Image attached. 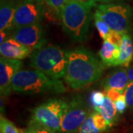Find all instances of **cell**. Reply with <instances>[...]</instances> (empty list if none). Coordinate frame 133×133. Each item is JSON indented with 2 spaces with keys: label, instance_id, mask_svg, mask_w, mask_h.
I'll return each mask as SVG.
<instances>
[{
  "label": "cell",
  "instance_id": "cell-24",
  "mask_svg": "<svg viewBox=\"0 0 133 133\" xmlns=\"http://www.w3.org/2000/svg\"><path fill=\"white\" fill-rule=\"evenodd\" d=\"M124 96L130 110L133 111V82L129 81L124 92Z\"/></svg>",
  "mask_w": 133,
  "mask_h": 133
},
{
  "label": "cell",
  "instance_id": "cell-30",
  "mask_svg": "<svg viewBox=\"0 0 133 133\" xmlns=\"http://www.w3.org/2000/svg\"><path fill=\"white\" fill-rule=\"evenodd\" d=\"M95 1H98V2H109V1H112V0H95Z\"/></svg>",
  "mask_w": 133,
  "mask_h": 133
},
{
  "label": "cell",
  "instance_id": "cell-3",
  "mask_svg": "<svg viewBox=\"0 0 133 133\" xmlns=\"http://www.w3.org/2000/svg\"><path fill=\"white\" fill-rule=\"evenodd\" d=\"M12 90L18 93L41 94L63 93L66 88L63 81L45 75L38 70H20L12 81Z\"/></svg>",
  "mask_w": 133,
  "mask_h": 133
},
{
  "label": "cell",
  "instance_id": "cell-23",
  "mask_svg": "<svg viewBox=\"0 0 133 133\" xmlns=\"http://www.w3.org/2000/svg\"><path fill=\"white\" fill-rule=\"evenodd\" d=\"M105 40H107L110 43L113 44L115 45H117L120 48L123 42V33L111 30V31L109 32Z\"/></svg>",
  "mask_w": 133,
  "mask_h": 133
},
{
  "label": "cell",
  "instance_id": "cell-4",
  "mask_svg": "<svg viewBox=\"0 0 133 133\" xmlns=\"http://www.w3.org/2000/svg\"><path fill=\"white\" fill-rule=\"evenodd\" d=\"M68 53L56 45L43 46L31 53L30 65L52 78L60 79L65 75Z\"/></svg>",
  "mask_w": 133,
  "mask_h": 133
},
{
  "label": "cell",
  "instance_id": "cell-5",
  "mask_svg": "<svg viewBox=\"0 0 133 133\" xmlns=\"http://www.w3.org/2000/svg\"><path fill=\"white\" fill-rule=\"evenodd\" d=\"M68 103L59 98H52L35 107L30 123L42 124L56 132H60L62 116Z\"/></svg>",
  "mask_w": 133,
  "mask_h": 133
},
{
  "label": "cell",
  "instance_id": "cell-1",
  "mask_svg": "<svg viewBox=\"0 0 133 133\" xmlns=\"http://www.w3.org/2000/svg\"><path fill=\"white\" fill-rule=\"evenodd\" d=\"M104 64L90 50L84 48L69 51L64 81L73 89L78 90L100 78Z\"/></svg>",
  "mask_w": 133,
  "mask_h": 133
},
{
  "label": "cell",
  "instance_id": "cell-6",
  "mask_svg": "<svg viewBox=\"0 0 133 133\" xmlns=\"http://www.w3.org/2000/svg\"><path fill=\"white\" fill-rule=\"evenodd\" d=\"M95 13L108 24L112 30L128 33L130 28L132 10L124 4H104L97 7Z\"/></svg>",
  "mask_w": 133,
  "mask_h": 133
},
{
  "label": "cell",
  "instance_id": "cell-15",
  "mask_svg": "<svg viewBox=\"0 0 133 133\" xmlns=\"http://www.w3.org/2000/svg\"><path fill=\"white\" fill-rule=\"evenodd\" d=\"M133 58V42L128 33H123V42L120 46V56L117 66H129Z\"/></svg>",
  "mask_w": 133,
  "mask_h": 133
},
{
  "label": "cell",
  "instance_id": "cell-11",
  "mask_svg": "<svg viewBox=\"0 0 133 133\" xmlns=\"http://www.w3.org/2000/svg\"><path fill=\"white\" fill-rule=\"evenodd\" d=\"M33 50L25 46L14 38L6 39L0 44V54L2 57L22 60L29 56Z\"/></svg>",
  "mask_w": 133,
  "mask_h": 133
},
{
  "label": "cell",
  "instance_id": "cell-27",
  "mask_svg": "<svg viewBox=\"0 0 133 133\" xmlns=\"http://www.w3.org/2000/svg\"><path fill=\"white\" fill-rule=\"evenodd\" d=\"M105 94L109 99H111L113 102H115L124 94V92L118 90L116 89H107L105 90Z\"/></svg>",
  "mask_w": 133,
  "mask_h": 133
},
{
  "label": "cell",
  "instance_id": "cell-9",
  "mask_svg": "<svg viewBox=\"0 0 133 133\" xmlns=\"http://www.w3.org/2000/svg\"><path fill=\"white\" fill-rule=\"evenodd\" d=\"M12 38L33 50L42 48L46 43L44 31L40 23L15 28Z\"/></svg>",
  "mask_w": 133,
  "mask_h": 133
},
{
  "label": "cell",
  "instance_id": "cell-7",
  "mask_svg": "<svg viewBox=\"0 0 133 133\" xmlns=\"http://www.w3.org/2000/svg\"><path fill=\"white\" fill-rule=\"evenodd\" d=\"M89 115L81 95L73 97L68 103L62 116L59 133H76Z\"/></svg>",
  "mask_w": 133,
  "mask_h": 133
},
{
  "label": "cell",
  "instance_id": "cell-14",
  "mask_svg": "<svg viewBox=\"0 0 133 133\" xmlns=\"http://www.w3.org/2000/svg\"><path fill=\"white\" fill-rule=\"evenodd\" d=\"M98 56L105 66H117L120 56V48L107 40H104L98 52Z\"/></svg>",
  "mask_w": 133,
  "mask_h": 133
},
{
  "label": "cell",
  "instance_id": "cell-2",
  "mask_svg": "<svg viewBox=\"0 0 133 133\" xmlns=\"http://www.w3.org/2000/svg\"><path fill=\"white\" fill-rule=\"evenodd\" d=\"M95 0H72L65 3L59 19L62 28L74 41L84 42L88 37L91 10Z\"/></svg>",
  "mask_w": 133,
  "mask_h": 133
},
{
  "label": "cell",
  "instance_id": "cell-18",
  "mask_svg": "<svg viewBox=\"0 0 133 133\" xmlns=\"http://www.w3.org/2000/svg\"><path fill=\"white\" fill-rule=\"evenodd\" d=\"M76 133H101V131L96 128L94 125L92 112L89 113Z\"/></svg>",
  "mask_w": 133,
  "mask_h": 133
},
{
  "label": "cell",
  "instance_id": "cell-25",
  "mask_svg": "<svg viewBox=\"0 0 133 133\" xmlns=\"http://www.w3.org/2000/svg\"><path fill=\"white\" fill-rule=\"evenodd\" d=\"M45 2L50 7L52 8L59 18L64 5H65V0H45Z\"/></svg>",
  "mask_w": 133,
  "mask_h": 133
},
{
  "label": "cell",
  "instance_id": "cell-22",
  "mask_svg": "<svg viewBox=\"0 0 133 133\" xmlns=\"http://www.w3.org/2000/svg\"><path fill=\"white\" fill-rule=\"evenodd\" d=\"M105 97H106V94L101 91L95 90L91 93L90 102L94 110L98 111V108L103 104L105 100Z\"/></svg>",
  "mask_w": 133,
  "mask_h": 133
},
{
  "label": "cell",
  "instance_id": "cell-28",
  "mask_svg": "<svg viewBox=\"0 0 133 133\" xmlns=\"http://www.w3.org/2000/svg\"><path fill=\"white\" fill-rule=\"evenodd\" d=\"M127 70L129 80V81H132L133 82V65L129 66L128 68L127 69Z\"/></svg>",
  "mask_w": 133,
  "mask_h": 133
},
{
  "label": "cell",
  "instance_id": "cell-10",
  "mask_svg": "<svg viewBox=\"0 0 133 133\" xmlns=\"http://www.w3.org/2000/svg\"><path fill=\"white\" fill-rule=\"evenodd\" d=\"M23 66V62L1 56L0 58V92L2 96H8L12 90V81L16 73Z\"/></svg>",
  "mask_w": 133,
  "mask_h": 133
},
{
  "label": "cell",
  "instance_id": "cell-16",
  "mask_svg": "<svg viewBox=\"0 0 133 133\" xmlns=\"http://www.w3.org/2000/svg\"><path fill=\"white\" fill-rule=\"evenodd\" d=\"M97 112H99L104 117L106 121H107L109 128L117 123L118 119V112L115 109L114 102L111 99H109L107 95L105 97L103 104L98 108Z\"/></svg>",
  "mask_w": 133,
  "mask_h": 133
},
{
  "label": "cell",
  "instance_id": "cell-19",
  "mask_svg": "<svg viewBox=\"0 0 133 133\" xmlns=\"http://www.w3.org/2000/svg\"><path fill=\"white\" fill-rule=\"evenodd\" d=\"M92 120L94 125L96 128L101 131V132H104L109 128L107 121L99 112H97L95 110L93 112H92Z\"/></svg>",
  "mask_w": 133,
  "mask_h": 133
},
{
  "label": "cell",
  "instance_id": "cell-13",
  "mask_svg": "<svg viewBox=\"0 0 133 133\" xmlns=\"http://www.w3.org/2000/svg\"><path fill=\"white\" fill-rule=\"evenodd\" d=\"M129 83L127 70L125 68H119L109 74L104 79L103 86L104 90L116 89L124 92L126 87Z\"/></svg>",
  "mask_w": 133,
  "mask_h": 133
},
{
  "label": "cell",
  "instance_id": "cell-31",
  "mask_svg": "<svg viewBox=\"0 0 133 133\" xmlns=\"http://www.w3.org/2000/svg\"><path fill=\"white\" fill-rule=\"evenodd\" d=\"M70 1H72V0H65V3L67 2H70Z\"/></svg>",
  "mask_w": 133,
  "mask_h": 133
},
{
  "label": "cell",
  "instance_id": "cell-26",
  "mask_svg": "<svg viewBox=\"0 0 133 133\" xmlns=\"http://www.w3.org/2000/svg\"><path fill=\"white\" fill-rule=\"evenodd\" d=\"M114 104L115 109L117 110V112H118V114H123L125 112V110L127 109V108L128 107L125 98H124V94L121 95L116 101H115Z\"/></svg>",
  "mask_w": 133,
  "mask_h": 133
},
{
  "label": "cell",
  "instance_id": "cell-8",
  "mask_svg": "<svg viewBox=\"0 0 133 133\" xmlns=\"http://www.w3.org/2000/svg\"><path fill=\"white\" fill-rule=\"evenodd\" d=\"M44 11V7L41 0H22L16 5L14 19V29L40 23Z\"/></svg>",
  "mask_w": 133,
  "mask_h": 133
},
{
  "label": "cell",
  "instance_id": "cell-29",
  "mask_svg": "<svg viewBox=\"0 0 133 133\" xmlns=\"http://www.w3.org/2000/svg\"><path fill=\"white\" fill-rule=\"evenodd\" d=\"M6 37H7V32L1 31V33H0V43L4 42L5 41Z\"/></svg>",
  "mask_w": 133,
  "mask_h": 133
},
{
  "label": "cell",
  "instance_id": "cell-17",
  "mask_svg": "<svg viewBox=\"0 0 133 133\" xmlns=\"http://www.w3.org/2000/svg\"><path fill=\"white\" fill-rule=\"evenodd\" d=\"M93 17H94V20H95V28L98 31L101 38L105 40L109 32L111 31V28L108 26V24L101 19V17L99 15L97 14L96 13H95Z\"/></svg>",
  "mask_w": 133,
  "mask_h": 133
},
{
  "label": "cell",
  "instance_id": "cell-32",
  "mask_svg": "<svg viewBox=\"0 0 133 133\" xmlns=\"http://www.w3.org/2000/svg\"><path fill=\"white\" fill-rule=\"evenodd\" d=\"M0 133H2V132H0Z\"/></svg>",
  "mask_w": 133,
  "mask_h": 133
},
{
  "label": "cell",
  "instance_id": "cell-21",
  "mask_svg": "<svg viewBox=\"0 0 133 133\" xmlns=\"http://www.w3.org/2000/svg\"><path fill=\"white\" fill-rule=\"evenodd\" d=\"M22 133H56V132L42 124L29 123L28 127L23 129Z\"/></svg>",
  "mask_w": 133,
  "mask_h": 133
},
{
  "label": "cell",
  "instance_id": "cell-20",
  "mask_svg": "<svg viewBox=\"0 0 133 133\" xmlns=\"http://www.w3.org/2000/svg\"><path fill=\"white\" fill-rule=\"evenodd\" d=\"M0 131L2 133H20L14 124L5 118L2 115L0 117Z\"/></svg>",
  "mask_w": 133,
  "mask_h": 133
},
{
  "label": "cell",
  "instance_id": "cell-12",
  "mask_svg": "<svg viewBox=\"0 0 133 133\" xmlns=\"http://www.w3.org/2000/svg\"><path fill=\"white\" fill-rule=\"evenodd\" d=\"M16 5L13 1L2 0L0 5V30L8 32L14 29V19Z\"/></svg>",
  "mask_w": 133,
  "mask_h": 133
}]
</instances>
